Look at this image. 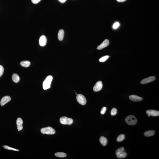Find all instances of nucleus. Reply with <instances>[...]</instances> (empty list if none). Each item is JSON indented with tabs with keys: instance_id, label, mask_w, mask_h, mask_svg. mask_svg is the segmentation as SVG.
I'll list each match as a JSON object with an SVG mask.
<instances>
[{
	"instance_id": "23",
	"label": "nucleus",
	"mask_w": 159,
	"mask_h": 159,
	"mask_svg": "<svg viewBox=\"0 0 159 159\" xmlns=\"http://www.w3.org/2000/svg\"><path fill=\"white\" fill-rule=\"evenodd\" d=\"M109 56H104V57H101L99 60V61L101 62H103L105 61L109 58Z\"/></svg>"
},
{
	"instance_id": "3",
	"label": "nucleus",
	"mask_w": 159,
	"mask_h": 159,
	"mask_svg": "<svg viewBox=\"0 0 159 159\" xmlns=\"http://www.w3.org/2000/svg\"><path fill=\"white\" fill-rule=\"evenodd\" d=\"M41 133L43 134L53 135L56 133L54 129L50 127L42 128L41 130Z\"/></svg>"
},
{
	"instance_id": "11",
	"label": "nucleus",
	"mask_w": 159,
	"mask_h": 159,
	"mask_svg": "<svg viewBox=\"0 0 159 159\" xmlns=\"http://www.w3.org/2000/svg\"><path fill=\"white\" fill-rule=\"evenodd\" d=\"M11 98L9 96H5L2 98L0 101V105L3 106L10 101H11Z\"/></svg>"
},
{
	"instance_id": "10",
	"label": "nucleus",
	"mask_w": 159,
	"mask_h": 159,
	"mask_svg": "<svg viewBox=\"0 0 159 159\" xmlns=\"http://www.w3.org/2000/svg\"><path fill=\"white\" fill-rule=\"evenodd\" d=\"M155 79V77L154 76L148 77L147 78L143 79L140 82V83L142 84H145L154 81Z\"/></svg>"
},
{
	"instance_id": "31",
	"label": "nucleus",
	"mask_w": 159,
	"mask_h": 159,
	"mask_svg": "<svg viewBox=\"0 0 159 159\" xmlns=\"http://www.w3.org/2000/svg\"><path fill=\"white\" fill-rule=\"evenodd\" d=\"M58 0L61 2V3H64L66 1V0Z\"/></svg>"
},
{
	"instance_id": "22",
	"label": "nucleus",
	"mask_w": 159,
	"mask_h": 159,
	"mask_svg": "<svg viewBox=\"0 0 159 159\" xmlns=\"http://www.w3.org/2000/svg\"><path fill=\"white\" fill-rule=\"evenodd\" d=\"M3 147L5 148V149L9 150H11L14 151H19V150L15 149V148H14L11 147H9V146H3Z\"/></svg>"
},
{
	"instance_id": "18",
	"label": "nucleus",
	"mask_w": 159,
	"mask_h": 159,
	"mask_svg": "<svg viewBox=\"0 0 159 159\" xmlns=\"http://www.w3.org/2000/svg\"><path fill=\"white\" fill-rule=\"evenodd\" d=\"M21 66L25 68L28 67L30 64V62L27 61H23L20 63Z\"/></svg>"
},
{
	"instance_id": "27",
	"label": "nucleus",
	"mask_w": 159,
	"mask_h": 159,
	"mask_svg": "<svg viewBox=\"0 0 159 159\" xmlns=\"http://www.w3.org/2000/svg\"><path fill=\"white\" fill-rule=\"evenodd\" d=\"M120 26L119 23L118 22H116L113 25V28L114 29H116L119 26Z\"/></svg>"
},
{
	"instance_id": "7",
	"label": "nucleus",
	"mask_w": 159,
	"mask_h": 159,
	"mask_svg": "<svg viewBox=\"0 0 159 159\" xmlns=\"http://www.w3.org/2000/svg\"><path fill=\"white\" fill-rule=\"evenodd\" d=\"M109 43H110V42H109V40L108 39H105L101 45L98 46L97 49H99V50H101V49H103V48L107 47L109 45Z\"/></svg>"
},
{
	"instance_id": "29",
	"label": "nucleus",
	"mask_w": 159,
	"mask_h": 159,
	"mask_svg": "<svg viewBox=\"0 0 159 159\" xmlns=\"http://www.w3.org/2000/svg\"><path fill=\"white\" fill-rule=\"evenodd\" d=\"M32 3L34 4H38L41 1V0H31Z\"/></svg>"
},
{
	"instance_id": "28",
	"label": "nucleus",
	"mask_w": 159,
	"mask_h": 159,
	"mask_svg": "<svg viewBox=\"0 0 159 159\" xmlns=\"http://www.w3.org/2000/svg\"><path fill=\"white\" fill-rule=\"evenodd\" d=\"M106 107H103L101 109V113L102 114H104L106 112Z\"/></svg>"
},
{
	"instance_id": "32",
	"label": "nucleus",
	"mask_w": 159,
	"mask_h": 159,
	"mask_svg": "<svg viewBox=\"0 0 159 159\" xmlns=\"http://www.w3.org/2000/svg\"><path fill=\"white\" fill-rule=\"evenodd\" d=\"M148 117H150V115H148Z\"/></svg>"
},
{
	"instance_id": "12",
	"label": "nucleus",
	"mask_w": 159,
	"mask_h": 159,
	"mask_svg": "<svg viewBox=\"0 0 159 159\" xmlns=\"http://www.w3.org/2000/svg\"><path fill=\"white\" fill-rule=\"evenodd\" d=\"M146 113L147 114L152 116H156L159 115V111L157 110H147L146 111Z\"/></svg>"
},
{
	"instance_id": "2",
	"label": "nucleus",
	"mask_w": 159,
	"mask_h": 159,
	"mask_svg": "<svg viewBox=\"0 0 159 159\" xmlns=\"http://www.w3.org/2000/svg\"><path fill=\"white\" fill-rule=\"evenodd\" d=\"M53 79V77L51 76H48L46 78L43 84V89L46 90L50 88L51 84Z\"/></svg>"
},
{
	"instance_id": "20",
	"label": "nucleus",
	"mask_w": 159,
	"mask_h": 159,
	"mask_svg": "<svg viewBox=\"0 0 159 159\" xmlns=\"http://www.w3.org/2000/svg\"><path fill=\"white\" fill-rule=\"evenodd\" d=\"M55 155L58 157L63 158L66 156V154L63 152H57L55 154Z\"/></svg>"
},
{
	"instance_id": "17",
	"label": "nucleus",
	"mask_w": 159,
	"mask_h": 159,
	"mask_svg": "<svg viewBox=\"0 0 159 159\" xmlns=\"http://www.w3.org/2000/svg\"><path fill=\"white\" fill-rule=\"evenodd\" d=\"M100 142L103 146H106L108 143V140L106 138L103 136H102L100 138Z\"/></svg>"
},
{
	"instance_id": "5",
	"label": "nucleus",
	"mask_w": 159,
	"mask_h": 159,
	"mask_svg": "<svg viewBox=\"0 0 159 159\" xmlns=\"http://www.w3.org/2000/svg\"><path fill=\"white\" fill-rule=\"evenodd\" d=\"M76 99L78 103L82 105H84L87 102L86 98L82 94H78L77 95Z\"/></svg>"
},
{
	"instance_id": "4",
	"label": "nucleus",
	"mask_w": 159,
	"mask_h": 159,
	"mask_svg": "<svg viewBox=\"0 0 159 159\" xmlns=\"http://www.w3.org/2000/svg\"><path fill=\"white\" fill-rule=\"evenodd\" d=\"M60 122L63 125H71L73 122L72 119L69 118L66 116H63L61 117L60 119Z\"/></svg>"
},
{
	"instance_id": "9",
	"label": "nucleus",
	"mask_w": 159,
	"mask_h": 159,
	"mask_svg": "<svg viewBox=\"0 0 159 159\" xmlns=\"http://www.w3.org/2000/svg\"><path fill=\"white\" fill-rule=\"evenodd\" d=\"M23 121L21 118L19 117L17 118L16 121V124L17 129L18 131H19L23 130Z\"/></svg>"
},
{
	"instance_id": "14",
	"label": "nucleus",
	"mask_w": 159,
	"mask_h": 159,
	"mask_svg": "<svg viewBox=\"0 0 159 159\" xmlns=\"http://www.w3.org/2000/svg\"><path fill=\"white\" fill-rule=\"evenodd\" d=\"M117 157L119 159L124 158L127 156V154L125 150L122 151L118 153L117 155Z\"/></svg>"
},
{
	"instance_id": "21",
	"label": "nucleus",
	"mask_w": 159,
	"mask_h": 159,
	"mask_svg": "<svg viewBox=\"0 0 159 159\" xmlns=\"http://www.w3.org/2000/svg\"><path fill=\"white\" fill-rule=\"evenodd\" d=\"M125 138V136L124 134H121L117 138V140L118 142H121L124 140Z\"/></svg>"
},
{
	"instance_id": "26",
	"label": "nucleus",
	"mask_w": 159,
	"mask_h": 159,
	"mask_svg": "<svg viewBox=\"0 0 159 159\" xmlns=\"http://www.w3.org/2000/svg\"><path fill=\"white\" fill-rule=\"evenodd\" d=\"M4 72V68L1 65H0V77L3 75Z\"/></svg>"
},
{
	"instance_id": "6",
	"label": "nucleus",
	"mask_w": 159,
	"mask_h": 159,
	"mask_svg": "<svg viewBox=\"0 0 159 159\" xmlns=\"http://www.w3.org/2000/svg\"><path fill=\"white\" fill-rule=\"evenodd\" d=\"M102 86L103 85L102 81H98L94 86L93 90L95 92L99 91L102 89Z\"/></svg>"
},
{
	"instance_id": "1",
	"label": "nucleus",
	"mask_w": 159,
	"mask_h": 159,
	"mask_svg": "<svg viewBox=\"0 0 159 159\" xmlns=\"http://www.w3.org/2000/svg\"><path fill=\"white\" fill-rule=\"evenodd\" d=\"M126 123L129 125H133L136 124L137 121L135 116L133 115H129L125 118Z\"/></svg>"
},
{
	"instance_id": "30",
	"label": "nucleus",
	"mask_w": 159,
	"mask_h": 159,
	"mask_svg": "<svg viewBox=\"0 0 159 159\" xmlns=\"http://www.w3.org/2000/svg\"><path fill=\"white\" fill-rule=\"evenodd\" d=\"M118 2H122L125 1H126V0H116Z\"/></svg>"
},
{
	"instance_id": "15",
	"label": "nucleus",
	"mask_w": 159,
	"mask_h": 159,
	"mask_svg": "<svg viewBox=\"0 0 159 159\" xmlns=\"http://www.w3.org/2000/svg\"><path fill=\"white\" fill-rule=\"evenodd\" d=\"M64 34V30L63 29L60 30L58 32V39L60 41H62L63 40Z\"/></svg>"
},
{
	"instance_id": "13",
	"label": "nucleus",
	"mask_w": 159,
	"mask_h": 159,
	"mask_svg": "<svg viewBox=\"0 0 159 159\" xmlns=\"http://www.w3.org/2000/svg\"><path fill=\"white\" fill-rule=\"evenodd\" d=\"M129 98L131 100V101H135V102L140 101H142L143 100L142 98L135 95H130V96H129Z\"/></svg>"
},
{
	"instance_id": "19",
	"label": "nucleus",
	"mask_w": 159,
	"mask_h": 159,
	"mask_svg": "<svg viewBox=\"0 0 159 159\" xmlns=\"http://www.w3.org/2000/svg\"><path fill=\"white\" fill-rule=\"evenodd\" d=\"M12 78L13 81L15 83L19 82V80H20L19 76L16 73H14L13 74Z\"/></svg>"
},
{
	"instance_id": "16",
	"label": "nucleus",
	"mask_w": 159,
	"mask_h": 159,
	"mask_svg": "<svg viewBox=\"0 0 159 159\" xmlns=\"http://www.w3.org/2000/svg\"><path fill=\"white\" fill-rule=\"evenodd\" d=\"M155 134V131L154 130H150L146 131L144 133V135L145 136L148 137L153 136Z\"/></svg>"
},
{
	"instance_id": "8",
	"label": "nucleus",
	"mask_w": 159,
	"mask_h": 159,
	"mask_svg": "<svg viewBox=\"0 0 159 159\" xmlns=\"http://www.w3.org/2000/svg\"><path fill=\"white\" fill-rule=\"evenodd\" d=\"M47 40L46 37L45 35H42L39 39V43L41 46H44L46 44Z\"/></svg>"
},
{
	"instance_id": "25",
	"label": "nucleus",
	"mask_w": 159,
	"mask_h": 159,
	"mask_svg": "<svg viewBox=\"0 0 159 159\" xmlns=\"http://www.w3.org/2000/svg\"><path fill=\"white\" fill-rule=\"evenodd\" d=\"M124 150V147H122L120 148H119L118 149L116 150V154L117 155L120 152Z\"/></svg>"
},
{
	"instance_id": "24",
	"label": "nucleus",
	"mask_w": 159,
	"mask_h": 159,
	"mask_svg": "<svg viewBox=\"0 0 159 159\" xmlns=\"http://www.w3.org/2000/svg\"><path fill=\"white\" fill-rule=\"evenodd\" d=\"M117 113V109H116V108H113L111 110V112H110V114L112 116H114Z\"/></svg>"
}]
</instances>
